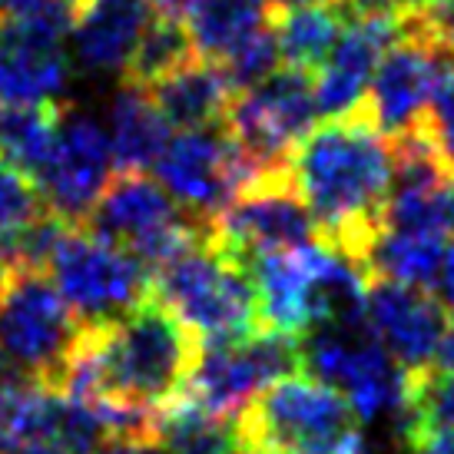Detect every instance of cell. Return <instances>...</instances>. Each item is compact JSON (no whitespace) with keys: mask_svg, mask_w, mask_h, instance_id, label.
<instances>
[{"mask_svg":"<svg viewBox=\"0 0 454 454\" xmlns=\"http://www.w3.org/2000/svg\"><path fill=\"white\" fill-rule=\"evenodd\" d=\"M196 358L200 335L150 295L127 316L83 328L60 391L90 404L114 434H153L160 411L186 395Z\"/></svg>","mask_w":454,"mask_h":454,"instance_id":"6da1fadb","label":"cell"},{"mask_svg":"<svg viewBox=\"0 0 454 454\" xmlns=\"http://www.w3.org/2000/svg\"><path fill=\"white\" fill-rule=\"evenodd\" d=\"M289 173L316 219L318 242L365 272L368 249L385 229L391 139L362 110L328 116L292 146Z\"/></svg>","mask_w":454,"mask_h":454,"instance_id":"7a4b0ae2","label":"cell"},{"mask_svg":"<svg viewBox=\"0 0 454 454\" xmlns=\"http://www.w3.org/2000/svg\"><path fill=\"white\" fill-rule=\"evenodd\" d=\"M150 292L200 341L255 332V289L249 269L206 226L179 253L150 269Z\"/></svg>","mask_w":454,"mask_h":454,"instance_id":"3957f363","label":"cell"},{"mask_svg":"<svg viewBox=\"0 0 454 454\" xmlns=\"http://www.w3.org/2000/svg\"><path fill=\"white\" fill-rule=\"evenodd\" d=\"M83 339L64 295L40 269H11L0 295V355L24 381L57 388L64 385Z\"/></svg>","mask_w":454,"mask_h":454,"instance_id":"277c9868","label":"cell"},{"mask_svg":"<svg viewBox=\"0 0 454 454\" xmlns=\"http://www.w3.org/2000/svg\"><path fill=\"white\" fill-rule=\"evenodd\" d=\"M232 421L239 454H286L341 438L355 411L339 388L299 368L265 385Z\"/></svg>","mask_w":454,"mask_h":454,"instance_id":"5b68a950","label":"cell"},{"mask_svg":"<svg viewBox=\"0 0 454 454\" xmlns=\"http://www.w3.org/2000/svg\"><path fill=\"white\" fill-rule=\"evenodd\" d=\"M43 272L83 328L106 325L150 299V269L83 226L64 229Z\"/></svg>","mask_w":454,"mask_h":454,"instance_id":"8992f818","label":"cell"},{"mask_svg":"<svg viewBox=\"0 0 454 454\" xmlns=\"http://www.w3.org/2000/svg\"><path fill=\"white\" fill-rule=\"evenodd\" d=\"M209 223L192 219L160 186V179H150L146 173H116L83 223V229L116 242L146 269L179 253Z\"/></svg>","mask_w":454,"mask_h":454,"instance_id":"52a82bcc","label":"cell"},{"mask_svg":"<svg viewBox=\"0 0 454 454\" xmlns=\"http://www.w3.org/2000/svg\"><path fill=\"white\" fill-rule=\"evenodd\" d=\"M299 362L302 372L339 388L362 421L404 408L408 372L368 335L365 325L309 332L299 339Z\"/></svg>","mask_w":454,"mask_h":454,"instance_id":"ba28073f","label":"cell"},{"mask_svg":"<svg viewBox=\"0 0 454 454\" xmlns=\"http://www.w3.org/2000/svg\"><path fill=\"white\" fill-rule=\"evenodd\" d=\"M454 57L425 24V11L404 17V34L381 53L358 110L388 139H402L425 123L434 87Z\"/></svg>","mask_w":454,"mask_h":454,"instance_id":"9c48e42d","label":"cell"},{"mask_svg":"<svg viewBox=\"0 0 454 454\" xmlns=\"http://www.w3.org/2000/svg\"><path fill=\"white\" fill-rule=\"evenodd\" d=\"M299 339L278 332H246L232 339L200 341V358L186 385V398L223 418H236L276 379L299 372Z\"/></svg>","mask_w":454,"mask_h":454,"instance_id":"30bf717a","label":"cell"},{"mask_svg":"<svg viewBox=\"0 0 454 454\" xmlns=\"http://www.w3.org/2000/svg\"><path fill=\"white\" fill-rule=\"evenodd\" d=\"M316 116L318 106L312 74L282 64L255 87L239 90L229 103L223 123L229 137L242 146V153L262 173H272L289 166L292 146L316 127Z\"/></svg>","mask_w":454,"mask_h":454,"instance_id":"8fae6325","label":"cell"},{"mask_svg":"<svg viewBox=\"0 0 454 454\" xmlns=\"http://www.w3.org/2000/svg\"><path fill=\"white\" fill-rule=\"evenodd\" d=\"M156 179L200 223H213L262 169L242 153L229 129H183L156 160Z\"/></svg>","mask_w":454,"mask_h":454,"instance_id":"7c38bea8","label":"cell"},{"mask_svg":"<svg viewBox=\"0 0 454 454\" xmlns=\"http://www.w3.org/2000/svg\"><path fill=\"white\" fill-rule=\"evenodd\" d=\"M70 0L0 20V103H60L70 87Z\"/></svg>","mask_w":454,"mask_h":454,"instance_id":"4fadbf2b","label":"cell"},{"mask_svg":"<svg viewBox=\"0 0 454 454\" xmlns=\"http://www.w3.org/2000/svg\"><path fill=\"white\" fill-rule=\"evenodd\" d=\"M209 226H213L215 239L242 265L255 253L318 242L316 219L295 190L289 166L253 179Z\"/></svg>","mask_w":454,"mask_h":454,"instance_id":"5bb4252c","label":"cell"},{"mask_svg":"<svg viewBox=\"0 0 454 454\" xmlns=\"http://www.w3.org/2000/svg\"><path fill=\"white\" fill-rule=\"evenodd\" d=\"M114 176L116 163L106 127L90 114L64 110L57 143L34 176L43 206L60 215L67 226H83L93 202L100 200Z\"/></svg>","mask_w":454,"mask_h":454,"instance_id":"9a60e30c","label":"cell"},{"mask_svg":"<svg viewBox=\"0 0 454 454\" xmlns=\"http://www.w3.org/2000/svg\"><path fill=\"white\" fill-rule=\"evenodd\" d=\"M362 325L404 372H418L434 362L448 316L428 289L365 276Z\"/></svg>","mask_w":454,"mask_h":454,"instance_id":"2e32d148","label":"cell"},{"mask_svg":"<svg viewBox=\"0 0 454 454\" xmlns=\"http://www.w3.org/2000/svg\"><path fill=\"white\" fill-rule=\"evenodd\" d=\"M404 34V17H352L345 20L339 40L332 43L325 60L318 64L312 90L322 116H345L358 110L368 80L379 67L381 53Z\"/></svg>","mask_w":454,"mask_h":454,"instance_id":"e0dca14e","label":"cell"},{"mask_svg":"<svg viewBox=\"0 0 454 454\" xmlns=\"http://www.w3.org/2000/svg\"><path fill=\"white\" fill-rule=\"evenodd\" d=\"M150 20V0H70L67 43L87 74H127Z\"/></svg>","mask_w":454,"mask_h":454,"instance_id":"ac0fdd59","label":"cell"},{"mask_svg":"<svg viewBox=\"0 0 454 454\" xmlns=\"http://www.w3.org/2000/svg\"><path fill=\"white\" fill-rule=\"evenodd\" d=\"M153 103L160 106L166 123L176 129H202L223 123L236 90L215 60L190 57L169 74L146 83Z\"/></svg>","mask_w":454,"mask_h":454,"instance_id":"d6986e66","label":"cell"},{"mask_svg":"<svg viewBox=\"0 0 454 454\" xmlns=\"http://www.w3.org/2000/svg\"><path fill=\"white\" fill-rule=\"evenodd\" d=\"M169 129L173 127L153 103L150 90L127 80L116 90L110 103V123H106L116 173H146L169 143Z\"/></svg>","mask_w":454,"mask_h":454,"instance_id":"ffe728a7","label":"cell"},{"mask_svg":"<svg viewBox=\"0 0 454 454\" xmlns=\"http://www.w3.org/2000/svg\"><path fill=\"white\" fill-rule=\"evenodd\" d=\"M402 434L411 454H454V372H408Z\"/></svg>","mask_w":454,"mask_h":454,"instance_id":"44dd1931","label":"cell"},{"mask_svg":"<svg viewBox=\"0 0 454 454\" xmlns=\"http://www.w3.org/2000/svg\"><path fill=\"white\" fill-rule=\"evenodd\" d=\"M192 53L202 60H223L269 24L265 0H192L186 17Z\"/></svg>","mask_w":454,"mask_h":454,"instance_id":"7402d4cb","label":"cell"},{"mask_svg":"<svg viewBox=\"0 0 454 454\" xmlns=\"http://www.w3.org/2000/svg\"><path fill=\"white\" fill-rule=\"evenodd\" d=\"M64 110V103H0V160L37 176L57 143Z\"/></svg>","mask_w":454,"mask_h":454,"instance_id":"603a6c76","label":"cell"},{"mask_svg":"<svg viewBox=\"0 0 454 454\" xmlns=\"http://www.w3.org/2000/svg\"><path fill=\"white\" fill-rule=\"evenodd\" d=\"M60 391L34 381H13L0 388V454L24 448H51L53 418Z\"/></svg>","mask_w":454,"mask_h":454,"instance_id":"cb8c5ba5","label":"cell"},{"mask_svg":"<svg viewBox=\"0 0 454 454\" xmlns=\"http://www.w3.org/2000/svg\"><path fill=\"white\" fill-rule=\"evenodd\" d=\"M153 434L166 454H239L236 421L206 411L186 395L160 411Z\"/></svg>","mask_w":454,"mask_h":454,"instance_id":"d4e9b609","label":"cell"},{"mask_svg":"<svg viewBox=\"0 0 454 454\" xmlns=\"http://www.w3.org/2000/svg\"><path fill=\"white\" fill-rule=\"evenodd\" d=\"M345 20H348V13L341 7H328V4L276 13L272 30H276L282 64L316 74L318 64L325 60V53L332 51V43L339 40Z\"/></svg>","mask_w":454,"mask_h":454,"instance_id":"484cf974","label":"cell"},{"mask_svg":"<svg viewBox=\"0 0 454 454\" xmlns=\"http://www.w3.org/2000/svg\"><path fill=\"white\" fill-rule=\"evenodd\" d=\"M448 242L421 232H404V229H381L379 239L372 242L365 259V276L391 278L404 286L428 289L438 259H442Z\"/></svg>","mask_w":454,"mask_h":454,"instance_id":"4316f807","label":"cell"},{"mask_svg":"<svg viewBox=\"0 0 454 454\" xmlns=\"http://www.w3.org/2000/svg\"><path fill=\"white\" fill-rule=\"evenodd\" d=\"M190 57H196V53H192V40L186 34V24L173 20V17L153 13L150 27H146V34H143L137 53H133V64H129V70L123 76L139 83V87H146L156 76L169 74L173 67H179Z\"/></svg>","mask_w":454,"mask_h":454,"instance_id":"83f0119b","label":"cell"},{"mask_svg":"<svg viewBox=\"0 0 454 454\" xmlns=\"http://www.w3.org/2000/svg\"><path fill=\"white\" fill-rule=\"evenodd\" d=\"M40 213H47L34 176L0 160V253L24 232Z\"/></svg>","mask_w":454,"mask_h":454,"instance_id":"f1b7e54d","label":"cell"},{"mask_svg":"<svg viewBox=\"0 0 454 454\" xmlns=\"http://www.w3.org/2000/svg\"><path fill=\"white\" fill-rule=\"evenodd\" d=\"M223 74L229 76L232 90H249L255 87L259 80H265L269 74H276L282 67V53H278V40L272 24H265L259 34H253L249 40H242L236 51L219 60Z\"/></svg>","mask_w":454,"mask_h":454,"instance_id":"f546056e","label":"cell"},{"mask_svg":"<svg viewBox=\"0 0 454 454\" xmlns=\"http://www.w3.org/2000/svg\"><path fill=\"white\" fill-rule=\"evenodd\" d=\"M425 129L444 156V163L454 169V64L444 70L438 87H434V97H431L428 114H425Z\"/></svg>","mask_w":454,"mask_h":454,"instance_id":"4dcf8cb0","label":"cell"},{"mask_svg":"<svg viewBox=\"0 0 454 454\" xmlns=\"http://www.w3.org/2000/svg\"><path fill=\"white\" fill-rule=\"evenodd\" d=\"M428 292L434 295V302L444 309V316L454 318V242L444 246L442 259H438V269H434V278H431Z\"/></svg>","mask_w":454,"mask_h":454,"instance_id":"1f68e13d","label":"cell"},{"mask_svg":"<svg viewBox=\"0 0 454 454\" xmlns=\"http://www.w3.org/2000/svg\"><path fill=\"white\" fill-rule=\"evenodd\" d=\"M93 454H166L156 434H110Z\"/></svg>","mask_w":454,"mask_h":454,"instance_id":"d6a6232c","label":"cell"},{"mask_svg":"<svg viewBox=\"0 0 454 454\" xmlns=\"http://www.w3.org/2000/svg\"><path fill=\"white\" fill-rule=\"evenodd\" d=\"M425 24L434 37L442 40V47L454 57V0H438L434 7L425 11Z\"/></svg>","mask_w":454,"mask_h":454,"instance_id":"836d02e7","label":"cell"},{"mask_svg":"<svg viewBox=\"0 0 454 454\" xmlns=\"http://www.w3.org/2000/svg\"><path fill=\"white\" fill-rule=\"evenodd\" d=\"M47 4L51 0H0V20H17V17H27Z\"/></svg>","mask_w":454,"mask_h":454,"instance_id":"e575fe53","label":"cell"},{"mask_svg":"<svg viewBox=\"0 0 454 454\" xmlns=\"http://www.w3.org/2000/svg\"><path fill=\"white\" fill-rule=\"evenodd\" d=\"M434 368H442V372H454V325L444 328L442 335V345H438V352H434Z\"/></svg>","mask_w":454,"mask_h":454,"instance_id":"d590c367","label":"cell"},{"mask_svg":"<svg viewBox=\"0 0 454 454\" xmlns=\"http://www.w3.org/2000/svg\"><path fill=\"white\" fill-rule=\"evenodd\" d=\"M192 0H150L153 13H160V17H173V20H183L186 11H190Z\"/></svg>","mask_w":454,"mask_h":454,"instance_id":"8d00e7d4","label":"cell"},{"mask_svg":"<svg viewBox=\"0 0 454 454\" xmlns=\"http://www.w3.org/2000/svg\"><path fill=\"white\" fill-rule=\"evenodd\" d=\"M272 13H282V11H299V7H322V4H335V0H265Z\"/></svg>","mask_w":454,"mask_h":454,"instance_id":"74e56055","label":"cell"},{"mask_svg":"<svg viewBox=\"0 0 454 454\" xmlns=\"http://www.w3.org/2000/svg\"><path fill=\"white\" fill-rule=\"evenodd\" d=\"M13 381H24V379H20V375H17V372L7 365V358L0 355V388H4V385H13Z\"/></svg>","mask_w":454,"mask_h":454,"instance_id":"f35d334b","label":"cell"},{"mask_svg":"<svg viewBox=\"0 0 454 454\" xmlns=\"http://www.w3.org/2000/svg\"><path fill=\"white\" fill-rule=\"evenodd\" d=\"M7 278H11V269H7V262L0 259V295H4V289H7Z\"/></svg>","mask_w":454,"mask_h":454,"instance_id":"ab89813d","label":"cell"},{"mask_svg":"<svg viewBox=\"0 0 454 454\" xmlns=\"http://www.w3.org/2000/svg\"><path fill=\"white\" fill-rule=\"evenodd\" d=\"M11 454H53L47 448H24V451H11Z\"/></svg>","mask_w":454,"mask_h":454,"instance_id":"60d3db41","label":"cell"}]
</instances>
